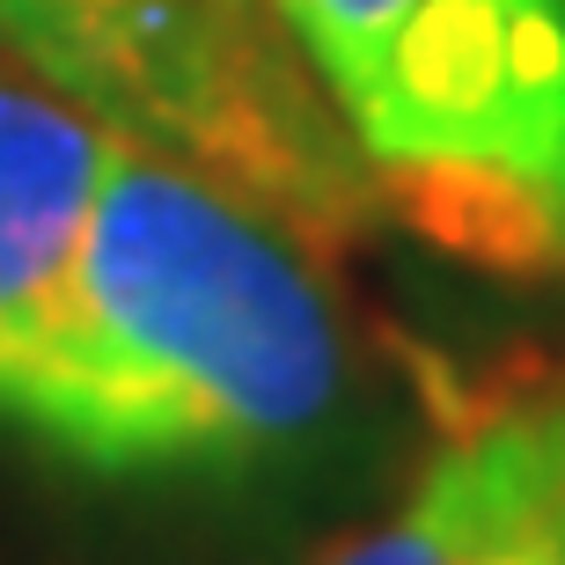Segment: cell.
<instances>
[{"instance_id":"2","label":"cell","mask_w":565,"mask_h":565,"mask_svg":"<svg viewBox=\"0 0 565 565\" xmlns=\"http://www.w3.org/2000/svg\"><path fill=\"white\" fill-rule=\"evenodd\" d=\"M338 126L426 250L565 273V0H273Z\"/></svg>"},{"instance_id":"7","label":"cell","mask_w":565,"mask_h":565,"mask_svg":"<svg viewBox=\"0 0 565 565\" xmlns=\"http://www.w3.org/2000/svg\"><path fill=\"white\" fill-rule=\"evenodd\" d=\"M492 565H565V484H551L544 500L507 529V544L492 551Z\"/></svg>"},{"instance_id":"5","label":"cell","mask_w":565,"mask_h":565,"mask_svg":"<svg viewBox=\"0 0 565 565\" xmlns=\"http://www.w3.org/2000/svg\"><path fill=\"white\" fill-rule=\"evenodd\" d=\"M110 140L118 132L88 110L0 60V419L15 412L22 375L60 316Z\"/></svg>"},{"instance_id":"3","label":"cell","mask_w":565,"mask_h":565,"mask_svg":"<svg viewBox=\"0 0 565 565\" xmlns=\"http://www.w3.org/2000/svg\"><path fill=\"white\" fill-rule=\"evenodd\" d=\"M0 60L104 132L235 191L323 265L382 221L323 82L235 52L184 0H0Z\"/></svg>"},{"instance_id":"6","label":"cell","mask_w":565,"mask_h":565,"mask_svg":"<svg viewBox=\"0 0 565 565\" xmlns=\"http://www.w3.org/2000/svg\"><path fill=\"white\" fill-rule=\"evenodd\" d=\"M184 8L206 22L213 38H228L235 52H250V60H265V66H309V60H301V44H294V30L279 22L273 0H184Z\"/></svg>"},{"instance_id":"1","label":"cell","mask_w":565,"mask_h":565,"mask_svg":"<svg viewBox=\"0 0 565 565\" xmlns=\"http://www.w3.org/2000/svg\"><path fill=\"white\" fill-rule=\"evenodd\" d=\"M345 382L323 257L199 169L110 140L8 426L118 478L257 470L309 448Z\"/></svg>"},{"instance_id":"4","label":"cell","mask_w":565,"mask_h":565,"mask_svg":"<svg viewBox=\"0 0 565 565\" xmlns=\"http://www.w3.org/2000/svg\"><path fill=\"white\" fill-rule=\"evenodd\" d=\"M551 484H565V375L484 382L419 462L412 492L316 565H492Z\"/></svg>"}]
</instances>
